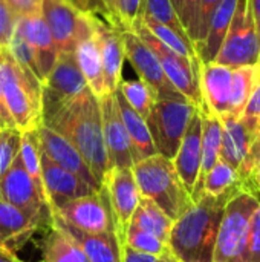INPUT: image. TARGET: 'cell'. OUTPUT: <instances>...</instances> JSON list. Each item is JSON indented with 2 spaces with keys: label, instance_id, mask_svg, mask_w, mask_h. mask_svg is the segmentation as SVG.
I'll list each match as a JSON object with an SVG mask.
<instances>
[{
  "label": "cell",
  "instance_id": "obj_1",
  "mask_svg": "<svg viewBox=\"0 0 260 262\" xmlns=\"http://www.w3.org/2000/svg\"><path fill=\"white\" fill-rule=\"evenodd\" d=\"M43 124L64 137L84 158L100 186L110 172L103 137L100 100L89 88L43 118Z\"/></svg>",
  "mask_w": 260,
  "mask_h": 262
},
{
  "label": "cell",
  "instance_id": "obj_2",
  "mask_svg": "<svg viewBox=\"0 0 260 262\" xmlns=\"http://www.w3.org/2000/svg\"><path fill=\"white\" fill-rule=\"evenodd\" d=\"M244 186L222 195L202 193L193 204L173 221L169 250L178 262H211L219 226L230 198Z\"/></svg>",
  "mask_w": 260,
  "mask_h": 262
},
{
  "label": "cell",
  "instance_id": "obj_3",
  "mask_svg": "<svg viewBox=\"0 0 260 262\" xmlns=\"http://www.w3.org/2000/svg\"><path fill=\"white\" fill-rule=\"evenodd\" d=\"M0 83L3 98L20 132L37 130L43 124V84L8 51H0Z\"/></svg>",
  "mask_w": 260,
  "mask_h": 262
},
{
  "label": "cell",
  "instance_id": "obj_4",
  "mask_svg": "<svg viewBox=\"0 0 260 262\" xmlns=\"http://www.w3.org/2000/svg\"><path fill=\"white\" fill-rule=\"evenodd\" d=\"M132 170L141 196L153 201L173 221L193 204L172 160L156 154L136 161Z\"/></svg>",
  "mask_w": 260,
  "mask_h": 262
},
{
  "label": "cell",
  "instance_id": "obj_5",
  "mask_svg": "<svg viewBox=\"0 0 260 262\" xmlns=\"http://www.w3.org/2000/svg\"><path fill=\"white\" fill-rule=\"evenodd\" d=\"M259 206V198L245 187H241L230 198L219 226L211 262H244L251 221Z\"/></svg>",
  "mask_w": 260,
  "mask_h": 262
},
{
  "label": "cell",
  "instance_id": "obj_6",
  "mask_svg": "<svg viewBox=\"0 0 260 262\" xmlns=\"http://www.w3.org/2000/svg\"><path fill=\"white\" fill-rule=\"evenodd\" d=\"M199 107L187 98L156 100L146 118L156 152L173 160L193 114Z\"/></svg>",
  "mask_w": 260,
  "mask_h": 262
},
{
  "label": "cell",
  "instance_id": "obj_7",
  "mask_svg": "<svg viewBox=\"0 0 260 262\" xmlns=\"http://www.w3.org/2000/svg\"><path fill=\"white\" fill-rule=\"evenodd\" d=\"M259 52L260 40L250 0H238L230 28L213 61L228 68L257 64Z\"/></svg>",
  "mask_w": 260,
  "mask_h": 262
},
{
  "label": "cell",
  "instance_id": "obj_8",
  "mask_svg": "<svg viewBox=\"0 0 260 262\" xmlns=\"http://www.w3.org/2000/svg\"><path fill=\"white\" fill-rule=\"evenodd\" d=\"M95 15L84 12L69 0H43L44 18L58 52H74L77 45L95 31Z\"/></svg>",
  "mask_w": 260,
  "mask_h": 262
},
{
  "label": "cell",
  "instance_id": "obj_9",
  "mask_svg": "<svg viewBox=\"0 0 260 262\" xmlns=\"http://www.w3.org/2000/svg\"><path fill=\"white\" fill-rule=\"evenodd\" d=\"M130 29L152 49V52L156 55L166 77L170 80V83L193 104L198 107H204L201 88H199V61H190L188 58H184L173 51H170L167 46H164L143 23L141 20H135Z\"/></svg>",
  "mask_w": 260,
  "mask_h": 262
},
{
  "label": "cell",
  "instance_id": "obj_10",
  "mask_svg": "<svg viewBox=\"0 0 260 262\" xmlns=\"http://www.w3.org/2000/svg\"><path fill=\"white\" fill-rule=\"evenodd\" d=\"M51 212L80 232L116 233V223L106 184H103L98 190L75 198Z\"/></svg>",
  "mask_w": 260,
  "mask_h": 262
},
{
  "label": "cell",
  "instance_id": "obj_11",
  "mask_svg": "<svg viewBox=\"0 0 260 262\" xmlns=\"http://www.w3.org/2000/svg\"><path fill=\"white\" fill-rule=\"evenodd\" d=\"M124 55L138 74V78L146 81L156 94L158 100H179L185 98L166 77L156 55L152 49L132 31H121Z\"/></svg>",
  "mask_w": 260,
  "mask_h": 262
},
{
  "label": "cell",
  "instance_id": "obj_12",
  "mask_svg": "<svg viewBox=\"0 0 260 262\" xmlns=\"http://www.w3.org/2000/svg\"><path fill=\"white\" fill-rule=\"evenodd\" d=\"M87 88L75 52H60L43 83V118Z\"/></svg>",
  "mask_w": 260,
  "mask_h": 262
},
{
  "label": "cell",
  "instance_id": "obj_13",
  "mask_svg": "<svg viewBox=\"0 0 260 262\" xmlns=\"http://www.w3.org/2000/svg\"><path fill=\"white\" fill-rule=\"evenodd\" d=\"M0 200L29 215L44 218L51 223L52 212L48 198L25 170L18 155L0 183Z\"/></svg>",
  "mask_w": 260,
  "mask_h": 262
},
{
  "label": "cell",
  "instance_id": "obj_14",
  "mask_svg": "<svg viewBox=\"0 0 260 262\" xmlns=\"http://www.w3.org/2000/svg\"><path fill=\"white\" fill-rule=\"evenodd\" d=\"M100 107H101V118H103L104 146H106L110 169L132 167L133 166L132 144L120 112L116 94L113 92L101 97Z\"/></svg>",
  "mask_w": 260,
  "mask_h": 262
},
{
  "label": "cell",
  "instance_id": "obj_15",
  "mask_svg": "<svg viewBox=\"0 0 260 262\" xmlns=\"http://www.w3.org/2000/svg\"><path fill=\"white\" fill-rule=\"evenodd\" d=\"M104 184L107 186L110 196V204L116 223V235L120 238V243L123 244L132 215L141 203L143 196L139 193L132 167L110 169Z\"/></svg>",
  "mask_w": 260,
  "mask_h": 262
},
{
  "label": "cell",
  "instance_id": "obj_16",
  "mask_svg": "<svg viewBox=\"0 0 260 262\" xmlns=\"http://www.w3.org/2000/svg\"><path fill=\"white\" fill-rule=\"evenodd\" d=\"M41 178L51 210L58 209L75 198L98 190L86 181H83L75 173L52 163L44 154H41Z\"/></svg>",
  "mask_w": 260,
  "mask_h": 262
},
{
  "label": "cell",
  "instance_id": "obj_17",
  "mask_svg": "<svg viewBox=\"0 0 260 262\" xmlns=\"http://www.w3.org/2000/svg\"><path fill=\"white\" fill-rule=\"evenodd\" d=\"M120 28L110 25L104 17L95 15V35L100 45L103 71H104V91L107 94H113L123 77V63H124V46L121 38Z\"/></svg>",
  "mask_w": 260,
  "mask_h": 262
},
{
  "label": "cell",
  "instance_id": "obj_18",
  "mask_svg": "<svg viewBox=\"0 0 260 262\" xmlns=\"http://www.w3.org/2000/svg\"><path fill=\"white\" fill-rule=\"evenodd\" d=\"M37 138H38V146H40L41 154H44L52 163L75 173L77 177H80L83 181H86L92 187H95V189L101 187L97 183V180L93 178V175H92L90 169L87 167L81 154L64 137H61L51 127L41 124L37 129Z\"/></svg>",
  "mask_w": 260,
  "mask_h": 262
},
{
  "label": "cell",
  "instance_id": "obj_19",
  "mask_svg": "<svg viewBox=\"0 0 260 262\" xmlns=\"http://www.w3.org/2000/svg\"><path fill=\"white\" fill-rule=\"evenodd\" d=\"M49 226L48 220L29 215L0 200V247L8 252H18L35 232Z\"/></svg>",
  "mask_w": 260,
  "mask_h": 262
},
{
  "label": "cell",
  "instance_id": "obj_20",
  "mask_svg": "<svg viewBox=\"0 0 260 262\" xmlns=\"http://www.w3.org/2000/svg\"><path fill=\"white\" fill-rule=\"evenodd\" d=\"M233 68L216 61H199V88L204 107L219 118L230 114Z\"/></svg>",
  "mask_w": 260,
  "mask_h": 262
},
{
  "label": "cell",
  "instance_id": "obj_21",
  "mask_svg": "<svg viewBox=\"0 0 260 262\" xmlns=\"http://www.w3.org/2000/svg\"><path fill=\"white\" fill-rule=\"evenodd\" d=\"M201 134H202V120H201V111L198 109L187 126V130L182 137V141L179 144L175 158L172 160L182 184L185 186L190 195L193 193L201 173V160H202Z\"/></svg>",
  "mask_w": 260,
  "mask_h": 262
},
{
  "label": "cell",
  "instance_id": "obj_22",
  "mask_svg": "<svg viewBox=\"0 0 260 262\" xmlns=\"http://www.w3.org/2000/svg\"><path fill=\"white\" fill-rule=\"evenodd\" d=\"M18 20L21 25L23 35L29 48L32 49L38 69V80L43 84L49 72L52 71L60 52L55 46V41L41 14L32 17H18Z\"/></svg>",
  "mask_w": 260,
  "mask_h": 262
},
{
  "label": "cell",
  "instance_id": "obj_23",
  "mask_svg": "<svg viewBox=\"0 0 260 262\" xmlns=\"http://www.w3.org/2000/svg\"><path fill=\"white\" fill-rule=\"evenodd\" d=\"M51 223L63 229L84 252L89 262H121V243L116 233H86L66 224L55 213Z\"/></svg>",
  "mask_w": 260,
  "mask_h": 262
},
{
  "label": "cell",
  "instance_id": "obj_24",
  "mask_svg": "<svg viewBox=\"0 0 260 262\" xmlns=\"http://www.w3.org/2000/svg\"><path fill=\"white\" fill-rule=\"evenodd\" d=\"M116 100H118V106H120V112L127 130V135L130 138V144H132V155H133V164L136 161H141L144 158H149L152 155H156V147L153 144L150 130L147 127L146 120L124 100V97L121 95V92L116 89Z\"/></svg>",
  "mask_w": 260,
  "mask_h": 262
},
{
  "label": "cell",
  "instance_id": "obj_25",
  "mask_svg": "<svg viewBox=\"0 0 260 262\" xmlns=\"http://www.w3.org/2000/svg\"><path fill=\"white\" fill-rule=\"evenodd\" d=\"M238 0H221L216 9L213 11L207 29V35L204 41L196 48V55L199 61L207 63L213 61L215 57L218 55L222 41L227 35V31L230 28L234 9H236Z\"/></svg>",
  "mask_w": 260,
  "mask_h": 262
},
{
  "label": "cell",
  "instance_id": "obj_26",
  "mask_svg": "<svg viewBox=\"0 0 260 262\" xmlns=\"http://www.w3.org/2000/svg\"><path fill=\"white\" fill-rule=\"evenodd\" d=\"M75 57L81 74L87 83V88L92 94L100 100L106 95L104 91V71H103V60L100 52V45L95 35V31L90 37L83 38L75 48Z\"/></svg>",
  "mask_w": 260,
  "mask_h": 262
},
{
  "label": "cell",
  "instance_id": "obj_27",
  "mask_svg": "<svg viewBox=\"0 0 260 262\" xmlns=\"http://www.w3.org/2000/svg\"><path fill=\"white\" fill-rule=\"evenodd\" d=\"M201 111V120H202V134H201V150H202V160H201V173L198 178V183L195 189L199 186L202 178L207 175V172L216 164V161L221 157V143H222V123L221 118L215 114H211L205 107H199Z\"/></svg>",
  "mask_w": 260,
  "mask_h": 262
},
{
  "label": "cell",
  "instance_id": "obj_28",
  "mask_svg": "<svg viewBox=\"0 0 260 262\" xmlns=\"http://www.w3.org/2000/svg\"><path fill=\"white\" fill-rule=\"evenodd\" d=\"M41 252L43 262H89L81 247L54 223L41 243Z\"/></svg>",
  "mask_w": 260,
  "mask_h": 262
},
{
  "label": "cell",
  "instance_id": "obj_29",
  "mask_svg": "<svg viewBox=\"0 0 260 262\" xmlns=\"http://www.w3.org/2000/svg\"><path fill=\"white\" fill-rule=\"evenodd\" d=\"M129 226H133L144 232H149L169 246L173 220L169 218L167 213L162 209H159L153 201H150L147 198H141V203L135 209Z\"/></svg>",
  "mask_w": 260,
  "mask_h": 262
},
{
  "label": "cell",
  "instance_id": "obj_30",
  "mask_svg": "<svg viewBox=\"0 0 260 262\" xmlns=\"http://www.w3.org/2000/svg\"><path fill=\"white\" fill-rule=\"evenodd\" d=\"M238 186H242V183L238 177L236 169L233 166H230L227 161H224L222 158H219L216 161V164L202 178L199 186L193 190L192 198H193V201H196L202 193L218 196V195H222Z\"/></svg>",
  "mask_w": 260,
  "mask_h": 262
},
{
  "label": "cell",
  "instance_id": "obj_31",
  "mask_svg": "<svg viewBox=\"0 0 260 262\" xmlns=\"http://www.w3.org/2000/svg\"><path fill=\"white\" fill-rule=\"evenodd\" d=\"M259 80V64H245V66L233 68L230 114L239 115V117L242 115Z\"/></svg>",
  "mask_w": 260,
  "mask_h": 262
},
{
  "label": "cell",
  "instance_id": "obj_32",
  "mask_svg": "<svg viewBox=\"0 0 260 262\" xmlns=\"http://www.w3.org/2000/svg\"><path fill=\"white\" fill-rule=\"evenodd\" d=\"M138 20H141V23L164 45L167 46L170 51H173L175 54L184 57V58H188L190 61H199L198 55H196V51H195V46L190 40H185L182 38L178 32H175L172 28L159 23V21H155L149 17H139Z\"/></svg>",
  "mask_w": 260,
  "mask_h": 262
},
{
  "label": "cell",
  "instance_id": "obj_33",
  "mask_svg": "<svg viewBox=\"0 0 260 262\" xmlns=\"http://www.w3.org/2000/svg\"><path fill=\"white\" fill-rule=\"evenodd\" d=\"M118 91L124 97V100L146 120L156 103L155 91L141 78L136 80H121Z\"/></svg>",
  "mask_w": 260,
  "mask_h": 262
},
{
  "label": "cell",
  "instance_id": "obj_34",
  "mask_svg": "<svg viewBox=\"0 0 260 262\" xmlns=\"http://www.w3.org/2000/svg\"><path fill=\"white\" fill-rule=\"evenodd\" d=\"M139 17H149V18H152L155 21H159V23L172 28L182 38L190 40V37H188L185 28L182 26L181 18H179L178 12H176L173 3L170 0H143L141 2Z\"/></svg>",
  "mask_w": 260,
  "mask_h": 262
},
{
  "label": "cell",
  "instance_id": "obj_35",
  "mask_svg": "<svg viewBox=\"0 0 260 262\" xmlns=\"http://www.w3.org/2000/svg\"><path fill=\"white\" fill-rule=\"evenodd\" d=\"M18 157L21 160L25 170L29 173V177L37 184V187L44 193L43 178H41V152H40V146H38L37 130L21 132Z\"/></svg>",
  "mask_w": 260,
  "mask_h": 262
},
{
  "label": "cell",
  "instance_id": "obj_36",
  "mask_svg": "<svg viewBox=\"0 0 260 262\" xmlns=\"http://www.w3.org/2000/svg\"><path fill=\"white\" fill-rule=\"evenodd\" d=\"M124 244L130 246L132 249L143 252V253H149V255H155V256H164L166 253H169V246L161 241L159 238H156L155 235L144 232L138 227L129 226L126 230V236H124Z\"/></svg>",
  "mask_w": 260,
  "mask_h": 262
},
{
  "label": "cell",
  "instance_id": "obj_37",
  "mask_svg": "<svg viewBox=\"0 0 260 262\" xmlns=\"http://www.w3.org/2000/svg\"><path fill=\"white\" fill-rule=\"evenodd\" d=\"M21 132L17 127H5L0 130V183L20 150Z\"/></svg>",
  "mask_w": 260,
  "mask_h": 262
},
{
  "label": "cell",
  "instance_id": "obj_38",
  "mask_svg": "<svg viewBox=\"0 0 260 262\" xmlns=\"http://www.w3.org/2000/svg\"><path fill=\"white\" fill-rule=\"evenodd\" d=\"M241 118L250 132H253L254 135H260V80L256 89L253 91Z\"/></svg>",
  "mask_w": 260,
  "mask_h": 262
},
{
  "label": "cell",
  "instance_id": "obj_39",
  "mask_svg": "<svg viewBox=\"0 0 260 262\" xmlns=\"http://www.w3.org/2000/svg\"><path fill=\"white\" fill-rule=\"evenodd\" d=\"M221 0H199L198 9V21H196V40H195V51L204 41L210 23V17Z\"/></svg>",
  "mask_w": 260,
  "mask_h": 262
},
{
  "label": "cell",
  "instance_id": "obj_40",
  "mask_svg": "<svg viewBox=\"0 0 260 262\" xmlns=\"http://www.w3.org/2000/svg\"><path fill=\"white\" fill-rule=\"evenodd\" d=\"M143 0H118L116 2V12L118 21L121 29H130L133 21L139 17Z\"/></svg>",
  "mask_w": 260,
  "mask_h": 262
},
{
  "label": "cell",
  "instance_id": "obj_41",
  "mask_svg": "<svg viewBox=\"0 0 260 262\" xmlns=\"http://www.w3.org/2000/svg\"><path fill=\"white\" fill-rule=\"evenodd\" d=\"M198 9H199V0H182V9H181V23L185 28L193 46L196 40V21H198Z\"/></svg>",
  "mask_w": 260,
  "mask_h": 262
},
{
  "label": "cell",
  "instance_id": "obj_42",
  "mask_svg": "<svg viewBox=\"0 0 260 262\" xmlns=\"http://www.w3.org/2000/svg\"><path fill=\"white\" fill-rule=\"evenodd\" d=\"M244 262H260V206L251 221V230Z\"/></svg>",
  "mask_w": 260,
  "mask_h": 262
},
{
  "label": "cell",
  "instance_id": "obj_43",
  "mask_svg": "<svg viewBox=\"0 0 260 262\" xmlns=\"http://www.w3.org/2000/svg\"><path fill=\"white\" fill-rule=\"evenodd\" d=\"M17 17L11 12L3 0H0V48H8Z\"/></svg>",
  "mask_w": 260,
  "mask_h": 262
},
{
  "label": "cell",
  "instance_id": "obj_44",
  "mask_svg": "<svg viewBox=\"0 0 260 262\" xmlns=\"http://www.w3.org/2000/svg\"><path fill=\"white\" fill-rule=\"evenodd\" d=\"M15 17H32L41 14L43 0H3Z\"/></svg>",
  "mask_w": 260,
  "mask_h": 262
},
{
  "label": "cell",
  "instance_id": "obj_45",
  "mask_svg": "<svg viewBox=\"0 0 260 262\" xmlns=\"http://www.w3.org/2000/svg\"><path fill=\"white\" fill-rule=\"evenodd\" d=\"M159 256L149 255L132 249L127 244H121V262H158Z\"/></svg>",
  "mask_w": 260,
  "mask_h": 262
},
{
  "label": "cell",
  "instance_id": "obj_46",
  "mask_svg": "<svg viewBox=\"0 0 260 262\" xmlns=\"http://www.w3.org/2000/svg\"><path fill=\"white\" fill-rule=\"evenodd\" d=\"M69 2L84 12L97 14V15H101L106 18V12H104L101 0H69Z\"/></svg>",
  "mask_w": 260,
  "mask_h": 262
},
{
  "label": "cell",
  "instance_id": "obj_47",
  "mask_svg": "<svg viewBox=\"0 0 260 262\" xmlns=\"http://www.w3.org/2000/svg\"><path fill=\"white\" fill-rule=\"evenodd\" d=\"M116 2L118 0H101L103 3V8H104V12H106V20L113 25L115 28H120V21H118V12H116Z\"/></svg>",
  "mask_w": 260,
  "mask_h": 262
},
{
  "label": "cell",
  "instance_id": "obj_48",
  "mask_svg": "<svg viewBox=\"0 0 260 262\" xmlns=\"http://www.w3.org/2000/svg\"><path fill=\"white\" fill-rule=\"evenodd\" d=\"M0 117H2V120L5 121L6 127H15L14 120H12V117L9 115V111H8V107H6V103H5V98H3L2 83H0Z\"/></svg>",
  "mask_w": 260,
  "mask_h": 262
},
{
  "label": "cell",
  "instance_id": "obj_49",
  "mask_svg": "<svg viewBox=\"0 0 260 262\" xmlns=\"http://www.w3.org/2000/svg\"><path fill=\"white\" fill-rule=\"evenodd\" d=\"M250 5H251V12H253V18L256 25V32L260 40V0H250Z\"/></svg>",
  "mask_w": 260,
  "mask_h": 262
},
{
  "label": "cell",
  "instance_id": "obj_50",
  "mask_svg": "<svg viewBox=\"0 0 260 262\" xmlns=\"http://www.w3.org/2000/svg\"><path fill=\"white\" fill-rule=\"evenodd\" d=\"M0 262H21L20 259H17L15 253L8 252L6 249L0 247Z\"/></svg>",
  "mask_w": 260,
  "mask_h": 262
},
{
  "label": "cell",
  "instance_id": "obj_51",
  "mask_svg": "<svg viewBox=\"0 0 260 262\" xmlns=\"http://www.w3.org/2000/svg\"><path fill=\"white\" fill-rule=\"evenodd\" d=\"M256 189H257V198L260 201V158H259V166H257V173H256Z\"/></svg>",
  "mask_w": 260,
  "mask_h": 262
},
{
  "label": "cell",
  "instance_id": "obj_52",
  "mask_svg": "<svg viewBox=\"0 0 260 262\" xmlns=\"http://www.w3.org/2000/svg\"><path fill=\"white\" fill-rule=\"evenodd\" d=\"M158 262H178V261H176V259H175V258L172 256V253L169 252V253H166L164 256H161V258H159V261H158Z\"/></svg>",
  "mask_w": 260,
  "mask_h": 262
},
{
  "label": "cell",
  "instance_id": "obj_53",
  "mask_svg": "<svg viewBox=\"0 0 260 262\" xmlns=\"http://www.w3.org/2000/svg\"><path fill=\"white\" fill-rule=\"evenodd\" d=\"M170 2L173 3V6H175V9H176L178 15H181V9H182V0H170Z\"/></svg>",
  "mask_w": 260,
  "mask_h": 262
},
{
  "label": "cell",
  "instance_id": "obj_54",
  "mask_svg": "<svg viewBox=\"0 0 260 262\" xmlns=\"http://www.w3.org/2000/svg\"><path fill=\"white\" fill-rule=\"evenodd\" d=\"M6 127V124H5V121L2 120V117H0V129H5Z\"/></svg>",
  "mask_w": 260,
  "mask_h": 262
},
{
  "label": "cell",
  "instance_id": "obj_55",
  "mask_svg": "<svg viewBox=\"0 0 260 262\" xmlns=\"http://www.w3.org/2000/svg\"><path fill=\"white\" fill-rule=\"evenodd\" d=\"M257 64H259V74H260V52H259V61H257Z\"/></svg>",
  "mask_w": 260,
  "mask_h": 262
},
{
  "label": "cell",
  "instance_id": "obj_56",
  "mask_svg": "<svg viewBox=\"0 0 260 262\" xmlns=\"http://www.w3.org/2000/svg\"><path fill=\"white\" fill-rule=\"evenodd\" d=\"M0 51H2V48H0Z\"/></svg>",
  "mask_w": 260,
  "mask_h": 262
},
{
  "label": "cell",
  "instance_id": "obj_57",
  "mask_svg": "<svg viewBox=\"0 0 260 262\" xmlns=\"http://www.w3.org/2000/svg\"><path fill=\"white\" fill-rule=\"evenodd\" d=\"M0 130H2V129H0Z\"/></svg>",
  "mask_w": 260,
  "mask_h": 262
}]
</instances>
